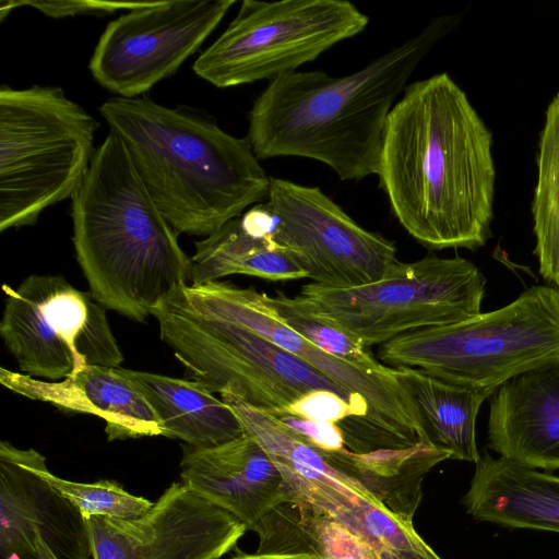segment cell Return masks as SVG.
Listing matches in <instances>:
<instances>
[{"label":"cell","mask_w":559,"mask_h":559,"mask_svg":"<svg viewBox=\"0 0 559 559\" xmlns=\"http://www.w3.org/2000/svg\"><path fill=\"white\" fill-rule=\"evenodd\" d=\"M377 176L393 214L423 246L475 250L490 237L492 134L448 73L405 87L386 120Z\"/></svg>","instance_id":"cell-1"},{"label":"cell","mask_w":559,"mask_h":559,"mask_svg":"<svg viewBox=\"0 0 559 559\" xmlns=\"http://www.w3.org/2000/svg\"><path fill=\"white\" fill-rule=\"evenodd\" d=\"M461 20H431L418 34L345 76L294 71L272 80L249 111L258 159L294 156L329 166L341 180L377 175L395 100L432 47Z\"/></svg>","instance_id":"cell-2"},{"label":"cell","mask_w":559,"mask_h":559,"mask_svg":"<svg viewBox=\"0 0 559 559\" xmlns=\"http://www.w3.org/2000/svg\"><path fill=\"white\" fill-rule=\"evenodd\" d=\"M99 111L178 235L207 237L266 200L271 178L248 139L227 133L207 115L145 96L111 97Z\"/></svg>","instance_id":"cell-3"},{"label":"cell","mask_w":559,"mask_h":559,"mask_svg":"<svg viewBox=\"0 0 559 559\" xmlns=\"http://www.w3.org/2000/svg\"><path fill=\"white\" fill-rule=\"evenodd\" d=\"M73 245L90 293L104 308L143 322L191 282L192 261L109 131L72 198Z\"/></svg>","instance_id":"cell-4"},{"label":"cell","mask_w":559,"mask_h":559,"mask_svg":"<svg viewBox=\"0 0 559 559\" xmlns=\"http://www.w3.org/2000/svg\"><path fill=\"white\" fill-rule=\"evenodd\" d=\"M151 316L158 323L162 341L171 348L187 376L212 393L234 394L278 417L307 394L329 390L354 409L355 435H374L364 399L246 326L199 313L171 293L155 305Z\"/></svg>","instance_id":"cell-5"},{"label":"cell","mask_w":559,"mask_h":559,"mask_svg":"<svg viewBox=\"0 0 559 559\" xmlns=\"http://www.w3.org/2000/svg\"><path fill=\"white\" fill-rule=\"evenodd\" d=\"M378 358L390 368L496 391L521 373L559 361V287L535 285L501 308L402 334L380 345Z\"/></svg>","instance_id":"cell-6"},{"label":"cell","mask_w":559,"mask_h":559,"mask_svg":"<svg viewBox=\"0 0 559 559\" xmlns=\"http://www.w3.org/2000/svg\"><path fill=\"white\" fill-rule=\"evenodd\" d=\"M97 126L60 87H1V231L34 225L44 210L74 197Z\"/></svg>","instance_id":"cell-7"},{"label":"cell","mask_w":559,"mask_h":559,"mask_svg":"<svg viewBox=\"0 0 559 559\" xmlns=\"http://www.w3.org/2000/svg\"><path fill=\"white\" fill-rule=\"evenodd\" d=\"M486 278L472 261L428 254L394 262L378 281L355 287L310 283L298 294L365 346L455 323L481 312Z\"/></svg>","instance_id":"cell-8"},{"label":"cell","mask_w":559,"mask_h":559,"mask_svg":"<svg viewBox=\"0 0 559 559\" xmlns=\"http://www.w3.org/2000/svg\"><path fill=\"white\" fill-rule=\"evenodd\" d=\"M368 23V15L346 0H243L192 69L219 88L271 82L358 35Z\"/></svg>","instance_id":"cell-9"},{"label":"cell","mask_w":559,"mask_h":559,"mask_svg":"<svg viewBox=\"0 0 559 559\" xmlns=\"http://www.w3.org/2000/svg\"><path fill=\"white\" fill-rule=\"evenodd\" d=\"M1 338L23 373L58 381L88 365L117 368L123 355L105 308L61 275L2 285Z\"/></svg>","instance_id":"cell-10"},{"label":"cell","mask_w":559,"mask_h":559,"mask_svg":"<svg viewBox=\"0 0 559 559\" xmlns=\"http://www.w3.org/2000/svg\"><path fill=\"white\" fill-rule=\"evenodd\" d=\"M263 205L273 240L312 283L367 285L380 280L397 261L393 241L358 225L318 187L271 178Z\"/></svg>","instance_id":"cell-11"},{"label":"cell","mask_w":559,"mask_h":559,"mask_svg":"<svg viewBox=\"0 0 559 559\" xmlns=\"http://www.w3.org/2000/svg\"><path fill=\"white\" fill-rule=\"evenodd\" d=\"M170 293L199 313L246 326L364 399L380 450L406 449L425 442L417 414L394 376L362 372L321 350L282 322L265 304L263 293L221 281L187 284Z\"/></svg>","instance_id":"cell-12"},{"label":"cell","mask_w":559,"mask_h":559,"mask_svg":"<svg viewBox=\"0 0 559 559\" xmlns=\"http://www.w3.org/2000/svg\"><path fill=\"white\" fill-rule=\"evenodd\" d=\"M235 0L148 1L109 22L90 71L120 97H139L174 74L216 28Z\"/></svg>","instance_id":"cell-13"},{"label":"cell","mask_w":559,"mask_h":559,"mask_svg":"<svg viewBox=\"0 0 559 559\" xmlns=\"http://www.w3.org/2000/svg\"><path fill=\"white\" fill-rule=\"evenodd\" d=\"M92 559H219L247 531L227 511L173 483L141 518L86 520ZM38 559H58L39 536Z\"/></svg>","instance_id":"cell-14"},{"label":"cell","mask_w":559,"mask_h":559,"mask_svg":"<svg viewBox=\"0 0 559 559\" xmlns=\"http://www.w3.org/2000/svg\"><path fill=\"white\" fill-rule=\"evenodd\" d=\"M41 537L58 559L91 556L85 519L24 463L20 449L0 443V552L2 559H38Z\"/></svg>","instance_id":"cell-15"},{"label":"cell","mask_w":559,"mask_h":559,"mask_svg":"<svg viewBox=\"0 0 559 559\" xmlns=\"http://www.w3.org/2000/svg\"><path fill=\"white\" fill-rule=\"evenodd\" d=\"M181 483L227 511L247 530L274 508L290 503L286 484L265 451L247 433L211 448H185Z\"/></svg>","instance_id":"cell-16"},{"label":"cell","mask_w":559,"mask_h":559,"mask_svg":"<svg viewBox=\"0 0 559 559\" xmlns=\"http://www.w3.org/2000/svg\"><path fill=\"white\" fill-rule=\"evenodd\" d=\"M221 399L235 412L243 432L259 443L276 466L288 489L290 503L330 515L353 508L360 500L383 504L359 483L338 471L321 448L278 417L230 393L221 394Z\"/></svg>","instance_id":"cell-17"},{"label":"cell","mask_w":559,"mask_h":559,"mask_svg":"<svg viewBox=\"0 0 559 559\" xmlns=\"http://www.w3.org/2000/svg\"><path fill=\"white\" fill-rule=\"evenodd\" d=\"M487 447L531 468L559 469V361L521 373L496 390Z\"/></svg>","instance_id":"cell-18"},{"label":"cell","mask_w":559,"mask_h":559,"mask_svg":"<svg viewBox=\"0 0 559 559\" xmlns=\"http://www.w3.org/2000/svg\"><path fill=\"white\" fill-rule=\"evenodd\" d=\"M0 383L64 413L100 417L108 441L162 436L151 405L117 368L88 365L75 374L49 381L1 367Z\"/></svg>","instance_id":"cell-19"},{"label":"cell","mask_w":559,"mask_h":559,"mask_svg":"<svg viewBox=\"0 0 559 559\" xmlns=\"http://www.w3.org/2000/svg\"><path fill=\"white\" fill-rule=\"evenodd\" d=\"M462 503L479 522L559 534V476L549 472L485 452Z\"/></svg>","instance_id":"cell-20"},{"label":"cell","mask_w":559,"mask_h":559,"mask_svg":"<svg viewBox=\"0 0 559 559\" xmlns=\"http://www.w3.org/2000/svg\"><path fill=\"white\" fill-rule=\"evenodd\" d=\"M145 397L159 420L162 436L192 448H211L243 433L229 405L194 380L117 367Z\"/></svg>","instance_id":"cell-21"},{"label":"cell","mask_w":559,"mask_h":559,"mask_svg":"<svg viewBox=\"0 0 559 559\" xmlns=\"http://www.w3.org/2000/svg\"><path fill=\"white\" fill-rule=\"evenodd\" d=\"M393 376L412 403L426 442L451 460L476 464V418L481 404L496 391L454 384L421 370L392 368Z\"/></svg>","instance_id":"cell-22"},{"label":"cell","mask_w":559,"mask_h":559,"mask_svg":"<svg viewBox=\"0 0 559 559\" xmlns=\"http://www.w3.org/2000/svg\"><path fill=\"white\" fill-rule=\"evenodd\" d=\"M191 284H203L241 274L269 281L308 277L307 272L271 234L251 225L242 215L195 242Z\"/></svg>","instance_id":"cell-23"},{"label":"cell","mask_w":559,"mask_h":559,"mask_svg":"<svg viewBox=\"0 0 559 559\" xmlns=\"http://www.w3.org/2000/svg\"><path fill=\"white\" fill-rule=\"evenodd\" d=\"M322 451L338 471L359 483L390 510L412 520L423 497L425 475L450 459L448 453L427 442L368 453L346 448Z\"/></svg>","instance_id":"cell-24"},{"label":"cell","mask_w":559,"mask_h":559,"mask_svg":"<svg viewBox=\"0 0 559 559\" xmlns=\"http://www.w3.org/2000/svg\"><path fill=\"white\" fill-rule=\"evenodd\" d=\"M259 554H310L321 559H378L371 548L332 515L284 503L253 530Z\"/></svg>","instance_id":"cell-25"},{"label":"cell","mask_w":559,"mask_h":559,"mask_svg":"<svg viewBox=\"0 0 559 559\" xmlns=\"http://www.w3.org/2000/svg\"><path fill=\"white\" fill-rule=\"evenodd\" d=\"M536 162L532 202L534 254L544 281L559 287V93L547 106Z\"/></svg>","instance_id":"cell-26"},{"label":"cell","mask_w":559,"mask_h":559,"mask_svg":"<svg viewBox=\"0 0 559 559\" xmlns=\"http://www.w3.org/2000/svg\"><path fill=\"white\" fill-rule=\"evenodd\" d=\"M263 297L282 322L321 350L362 372L384 378L393 377L392 368L378 361L370 347L321 316L299 295L289 297L278 290L274 296L263 293Z\"/></svg>","instance_id":"cell-27"},{"label":"cell","mask_w":559,"mask_h":559,"mask_svg":"<svg viewBox=\"0 0 559 559\" xmlns=\"http://www.w3.org/2000/svg\"><path fill=\"white\" fill-rule=\"evenodd\" d=\"M365 542L378 559H442L416 532L413 520L360 500L332 515Z\"/></svg>","instance_id":"cell-28"},{"label":"cell","mask_w":559,"mask_h":559,"mask_svg":"<svg viewBox=\"0 0 559 559\" xmlns=\"http://www.w3.org/2000/svg\"><path fill=\"white\" fill-rule=\"evenodd\" d=\"M20 454L28 468L68 500L85 520L91 516L134 520L154 506L143 497L131 495L116 481L78 483L60 478L49 472L45 456L34 449H20Z\"/></svg>","instance_id":"cell-29"},{"label":"cell","mask_w":559,"mask_h":559,"mask_svg":"<svg viewBox=\"0 0 559 559\" xmlns=\"http://www.w3.org/2000/svg\"><path fill=\"white\" fill-rule=\"evenodd\" d=\"M148 1H92V0H68V1H2L0 4V16L3 19L11 10L21 5H29L43 14L53 17H68L82 14L105 15L117 11H131L144 7Z\"/></svg>","instance_id":"cell-30"},{"label":"cell","mask_w":559,"mask_h":559,"mask_svg":"<svg viewBox=\"0 0 559 559\" xmlns=\"http://www.w3.org/2000/svg\"><path fill=\"white\" fill-rule=\"evenodd\" d=\"M278 418L290 429L324 450L345 448L342 429L337 424L284 415Z\"/></svg>","instance_id":"cell-31"},{"label":"cell","mask_w":559,"mask_h":559,"mask_svg":"<svg viewBox=\"0 0 559 559\" xmlns=\"http://www.w3.org/2000/svg\"><path fill=\"white\" fill-rule=\"evenodd\" d=\"M230 559H321L316 555L310 554H280V552H271V554H243L238 552Z\"/></svg>","instance_id":"cell-32"}]
</instances>
